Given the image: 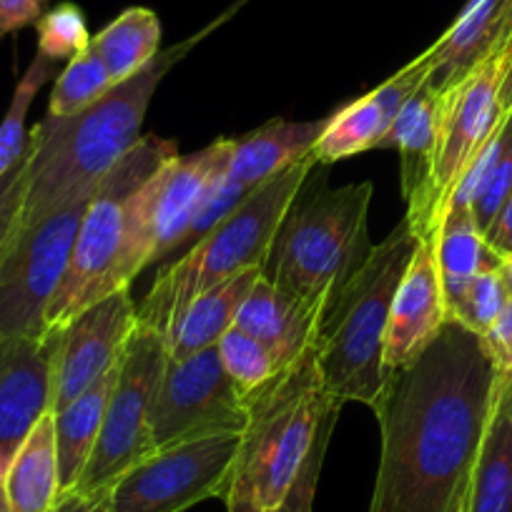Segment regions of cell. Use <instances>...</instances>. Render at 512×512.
<instances>
[{
    "mask_svg": "<svg viewBox=\"0 0 512 512\" xmlns=\"http://www.w3.org/2000/svg\"><path fill=\"white\" fill-rule=\"evenodd\" d=\"M0 512H11V507H8V497H6V485L0 482Z\"/></svg>",
    "mask_w": 512,
    "mask_h": 512,
    "instance_id": "cell-46",
    "label": "cell"
},
{
    "mask_svg": "<svg viewBox=\"0 0 512 512\" xmlns=\"http://www.w3.org/2000/svg\"><path fill=\"white\" fill-rule=\"evenodd\" d=\"M118 367V364H116ZM116 367L91 384L83 395L68 402L56 412V447H58V472H61V492L73 490L86 470L91 452L96 447L98 435L106 415L108 395L113 390Z\"/></svg>",
    "mask_w": 512,
    "mask_h": 512,
    "instance_id": "cell-25",
    "label": "cell"
},
{
    "mask_svg": "<svg viewBox=\"0 0 512 512\" xmlns=\"http://www.w3.org/2000/svg\"><path fill=\"white\" fill-rule=\"evenodd\" d=\"M507 302H510V292L502 282L500 269H490V272H482L462 292V297L447 309V319L462 324L477 337H485L487 329L497 322L502 309L507 307Z\"/></svg>",
    "mask_w": 512,
    "mask_h": 512,
    "instance_id": "cell-31",
    "label": "cell"
},
{
    "mask_svg": "<svg viewBox=\"0 0 512 512\" xmlns=\"http://www.w3.org/2000/svg\"><path fill=\"white\" fill-rule=\"evenodd\" d=\"M246 194H249V191H246L241 184H236V181L224 171V174L211 184V189L206 191L204 199L199 201L189 226H186L184 236H181L179 246L184 244L194 246L196 241H199L204 234H209V231L214 229V226L219 224V221L224 219V216L229 214V211L234 209ZM179 246H176V249H179Z\"/></svg>",
    "mask_w": 512,
    "mask_h": 512,
    "instance_id": "cell-34",
    "label": "cell"
},
{
    "mask_svg": "<svg viewBox=\"0 0 512 512\" xmlns=\"http://www.w3.org/2000/svg\"><path fill=\"white\" fill-rule=\"evenodd\" d=\"M314 169L279 226L264 274L319 327L329 304L372 251L367 214L374 186L362 181L329 189Z\"/></svg>",
    "mask_w": 512,
    "mask_h": 512,
    "instance_id": "cell-3",
    "label": "cell"
},
{
    "mask_svg": "<svg viewBox=\"0 0 512 512\" xmlns=\"http://www.w3.org/2000/svg\"><path fill=\"white\" fill-rule=\"evenodd\" d=\"M415 246V231L402 219L387 239L372 246L319 322L314 339L317 367L324 390L342 405L362 402L374 407L382 392L384 332Z\"/></svg>",
    "mask_w": 512,
    "mask_h": 512,
    "instance_id": "cell-4",
    "label": "cell"
},
{
    "mask_svg": "<svg viewBox=\"0 0 512 512\" xmlns=\"http://www.w3.org/2000/svg\"><path fill=\"white\" fill-rule=\"evenodd\" d=\"M339 410H342V405L332 407V410L324 415L322 425H319V430H317V440H314L312 450H309V455H307V460H304L302 470H299L297 480L292 482L287 497H284V500L279 502V507H274L272 512H312L314 510V497H317L319 475H322V465H324V457H327L329 440H332L334 427H337Z\"/></svg>",
    "mask_w": 512,
    "mask_h": 512,
    "instance_id": "cell-32",
    "label": "cell"
},
{
    "mask_svg": "<svg viewBox=\"0 0 512 512\" xmlns=\"http://www.w3.org/2000/svg\"><path fill=\"white\" fill-rule=\"evenodd\" d=\"M470 512H512V377L500 374L467 490Z\"/></svg>",
    "mask_w": 512,
    "mask_h": 512,
    "instance_id": "cell-22",
    "label": "cell"
},
{
    "mask_svg": "<svg viewBox=\"0 0 512 512\" xmlns=\"http://www.w3.org/2000/svg\"><path fill=\"white\" fill-rule=\"evenodd\" d=\"M467 490H470V482H467L465 490H462L460 495H457V500L452 502L450 512H470V510H467Z\"/></svg>",
    "mask_w": 512,
    "mask_h": 512,
    "instance_id": "cell-44",
    "label": "cell"
},
{
    "mask_svg": "<svg viewBox=\"0 0 512 512\" xmlns=\"http://www.w3.org/2000/svg\"><path fill=\"white\" fill-rule=\"evenodd\" d=\"M226 507H229V512H262L256 507L251 492L241 485H231L229 495H226Z\"/></svg>",
    "mask_w": 512,
    "mask_h": 512,
    "instance_id": "cell-40",
    "label": "cell"
},
{
    "mask_svg": "<svg viewBox=\"0 0 512 512\" xmlns=\"http://www.w3.org/2000/svg\"><path fill=\"white\" fill-rule=\"evenodd\" d=\"M88 199L83 196L18 226L0 259V339L43 334L48 304L68 267Z\"/></svg>",
    "mask_w": 512,
    "mask_h": 512,
    "instance_id": "cell-10",
    "label": "cell"
},
{
    "mask_svg": "<svg viewBox=\"0 0 512 512\" xmlns=\"http://www.w3.org/2000/svg\"><path fill=\"white\" fill-rule=\"evenodd\" d=\"M507 6L510 0H467L452 26L422 53L435 91H447L492 51Z\"/></svg>",
    "mask_w": 512,
    "mask_h": 512,
    "instance_id": "cell-20",
    "label": "cell"
},
{
    "mask_svg": "<svg viewBox=\"0 0 512 512\" xmlns=\"http://www.w3.org/2000/svg\"><path fill=\"white\" fill-rule=\"evenodd\" d=\"M11 512H48L61 495L56 412L46 410L21 442L6 472Z\"/></svg>",
    "mask_w": 512,
    "mask_h": 512,
    "instance_id": "cell-23",
    "label": "cell"
},
{
    "mask_svg": "<svg viewBox=\"0 0 512 512\" xmlns=\"http://www.w3.org/2000/svg\"><path fill=\"white\" fill-rule=\"evenodd\" d=\"M164 362V332L136 319L134 332L128 334L126 347L118 357L101 435L73 490H111L131 467L154 455L149 437V410Z\"/></svg>",
    "mask_w": 512,
    "mask_h": 512,
    "instance_id": "cell-9",
    "label": "cell"
},
{
    "mask_svg": "<svg viewBox=\"0 0 512 512\" xmlns=\"http://www.w3.org/2000/svg\"><path fill=\"white\" fill-rule=\"evenodd\" d=\"M342 405L324 390L314 347L246 400L249 425L241 437L234 482L256 507L272 512L297 480L324 415Z\"/></svg>",
    "mask_w": 512,
    "mask_h": 512,
    "instance_id": "cell-6",
    "label": "cell"
},
{
    "mask_svg": "<svg viewBox=\"0 0 512 512\" xmlns=\"http://www.w3.org/2000/svg\"><path fill=\"white\" fill-rule=\"evenodd\" d=\"M8 465H11V457H6V455H3V452H0V482H6Z\"/></svg>",
    "mask_w": 512,
    "mask_h": 512,
    "instance_id": "cell-45",
    "label": "cell"
},
{
    "mask_svg": "<svg viewBox=\"0 0 512 512\" xmlns=\"http://www.w3.org/2000/svg\"><path fill=\"white\" fill-rule=\"evenodd\" d=\"M219 357L224 364L226 374L234 382V387L239 390V395L244 397V402L251 395H256L259 390H264L282 367L277 364V359L269 354V349L262 342H256L254 337L239 329L236 324H231L219 339Z\"/></svg>",
    "mask_w": 512,
    "mask_h": 512,
    "instance_id": "cell-29",
    "label": "cell"
},
{
    "mask_svg": "<svg viewBox=\"0 0 512 512\" xmlns=\"http://www.w3.org/2000/svg\"><path fill=\"white\" fill-rule=\"evenodd\" d=\"M500 274H502V282H505L507 292L512 297V254L502 256V264H500Z\"/></svg>",
    "mask_w": 512,
    "mask_h": 512,
    "instance_id": "cell-42",
    "label": "cell"
},
{
    "mask_svg": "<svg viewBox=\"0 0 512 512\" xmlns=\"http://www.w3.org/2000/svg\"><path fill=\"white\" fill-rule=\"evenodd\" d=\"M435 241H417L415 254L392 299L384 332V374L415 362L447 322Z\"/></svg>",
    "mask_w": 512,
    "mask_h": 512,
    "instance_id": "cell-16",
    "label": "cell"
},
{
    "mask_svg": "<svg viewBox=\"0 0 512 512\" xmlns=\"http://www.w3.org/2000/svg\"><path fill=\"white\" fill-rule=\"evenodd\" d=\"M512 194V113L507 118V141L502 154L497 156L495 166L490 169V174L485 176L482 186L477 189L475 199H472V216H475V224L482 234H487V229L492 226V221L497 219L500 209L505 206V201Z\"/></svg>",
    "mask_w": 512,
    "mask_h": 512,
    "instance_id": "cell-33",
    "label": "cell"
},
{
    "mask_svg": "<svg viewBox=\"0 0 512 512\" xmlns=\"http://www.w3.org/2000/svg\"><path fill=\"white\" fill-rule=\"evenodd\" d=\"M327 121H274L264 123L244 139H234L226 174L251 191L254 186L264 184L279 171L289 169L297 161L314 154L319 136H322Z\"/></svg>",
    "mask_w": 512,
    "mask_h": 512,
    "instance_id": "cell-19",
    "label": "cell"
},
{
    "mask_svg": "<svg viewBox=\"0 0 512 512\" xmlns=\"http://www.w3.org/2000/svg\"><path fill=\"white\" fill-rule=\"evenodd\" d=\"M116 86L103 66L101 58L88 48L81 56L71 58L53 83L51 98H48V113L51 118L76 116L78 111L96 103L103 93H108Z\"/></svg>",
    "mask_w": 512,
    "mask_h": 512,
    "instance_id": "cell-28",
    "label": "cell"
},
{
    "mask_svg": "<svg viewBox=\"0 0 512 512\" xmlns=\"http://www.w3.org/2000/svg\"><path fill=\"white\" fill-rule=\"evenodd\" d=\"M485 239L500 256L512 254V194L500 209L497 219L492 221L490 229H487Z\"/></svg>",
    "mask_w": 512,
    "mask_h": 512,
    "instance_id": "cell-39",
    "label": "cell"
},
{
    "mask_svg": "<svg viewBox=\"0 0 512 512\" xmlns=\"http://www.w3.org/2000/svg\"><path fill=\"white\" fill-rule=\"evenodd\" d=\"M241 437L214 435L156 450L111 487L116 512H186L229 495Z\"/></svg>",
    "mask_w": 512,
    "mask_h": 512,
    "instance_id": "cell-13",
    "label": "cell"
},
{
    "mask_svg": "<svg viewBox=\"0 0 512 512\" xmlns=\"http://www.w3.org/2000/svg\"><path fill=\"white\" fill-rule=\"evenodd\" d=\"M502 106L512 113V66H510V73H507L505 83H502Z\"/></svg>",
    "mask_w": 512,
    "mask_h": 512,
    "instance_id": "cell-43",
    "label": "cell"
},
{
    "mask_svg": "<svg viewBox=\"0 0 512 512\" xmlns=\"http://www.w3.org/2000/svg\"><path fill=\"white\" fill-rule=\"evenodd\" d=\"M134 327L136 302L128 287L86 307L61 329L53 369V412L76 400L116 367Z\"/></svg>",
    "mask_w": 512,
    "mask_h": 512,
    "instance_id": "cell-14",
    "label": "cell"
},
{
    "mask_svg": "<svg viewBox=\"0 0 512 512\" xmlns=\"http://www.w3.org/2000/svg\"><path fill=\"white\" fill-rule=\"evenodd\" d=\"M510 66L512 41L487 53L467 76L442 91L440 126H437L430 176V211L437 229L457 181L510 116V111L502 106V83L510 73Z\"/></svg>",
    "mask_w": 512,
    "mask_h": 512,
    "instance_id": "cell-12",
    "label": "cell"
},
{
    "mask_svg": "<svg viewBox=\"0 0 512 512\" xmlns=\"http://www.w3.org/2000/svg\"><path fill=\"white\" fill-rule=\"evenodd\" d=\"M480 339L485 344L487 354H490L492 364L497 367V372L512 377V297L507 307L502 309L500 317H497V322Z\"/></svg>",
    "mask_w": 512,
    "mask_h": 512,
    "instance_id": "cell-36",
    "label": "cell"
},
{
    "mask_svg": "<svg viewBox=\"0 0 512 512\" xmlns=\"http://www.w3.org/2000/svg\"><path fill=\"white\" fill-rule=\"evenodd\" d=\"M28 191V149L23 159L0 179V259L6 256L21 221L23 199Z\"/></svg>",
    "mask_w": 512,
    "mask_h": 512,
    "instance_id": "cell-35",
    "label": "cell"
},
{
    "mask_svg": "<svg viewBox=\"0 0 512 512\" xmlns=\"http://www.w3.org/2000/svg\"><path fill=\"white\" fill-rule=\"evenodd\" d=\"M262 274L264 269H246L176 309L164 327L166 357L184 359L219 344L221 334L234 324L236 309Z\"/></svg>",
    "mask_w": 512,
    "mask_h": 512,
    "instance_id": "cell-21",
    "label": "cell"
},
{
    "mask_svg": "<svg viewBox=\"0 0 512 512\" xmlns=\"http://www.w3.org/2000/svg\"><path fill=\"white\" fill-rule=\"evenodd\" d=\"M234 324L256 342H262L282 369L297 362L317 339V324L287 294L279 292L267 274L256 279L251 292L236 309Z\"/></svg>",
    "mask_w": 512,
    "mask_h": 512,
    "instance_id": "cell-18",
    "label": "cell"
},
{
    "mask_svg": "<svg viewBox=\"0 0 512 512\" xmlns=\"http://www.w3.org/2000/svg\"><path fill=\"white\" fill-rule=\"evenodd\" d=\"M61 332L0 339V452L16 455L38 417L51 410Z\"/></svg>",
    "mask_w": 512,
    "mask_h": 512,
    "instance_id": "cell-15",
    "label": "cell"
},
{
    "mask_svg": "<svg viewBox=\"0 0 512 512\" xmlns=\"http://www.w3.org/2000/svg\"><path fill=\"white\" fill-rule=\"evenodd\" d=\"M435 254L447 309L482 272L500 269L502 264V256L487 244L485 234L477 229L470 206H450L445 211L440 231H437Z\"/></svg>",
    "mask_w": 512,
    "mask_h": 512,
    "instance_id": "cell-24",
    "label": "cell"
},
{
    "mask_svg": "<svg viewBox=\"0 0 512 512\" xmlns=\"http://www.w3.org/2000/svg\"><path fill=\"white\" fill-rule=\"evenodd\" d=\"M314 166L317 159L312 154L254 186L209 234L159 274L144 302L136 307V319L164 332L171 314L206 289L246 269L267 272L279 226Z\"/></svg>",
    "mask_w": 512,
    "mask_h": 512,
    "instance_id": "cell-5",
    "label": "cell"
},
{
    "mask_svg": "<svg viewBox=\"0 0 512 512\" xmlns=\"http://www.w3.org/2000/svg\"><path fill=\"white\" fill-rule=\"evenodd\" d=\"M48 11V0H0V41L6 36L36 26Z\"/></svg>",
    "mask_w": 512,
    "mask_h": 512,
    "instance_id": "cell-37",
    "label": "cell"
},
{
    "mask_svg": "<svg viewBox=\"0 0 512 512\" xmlns=\"http://www.w3.org/2000/svg\"><path fill=\"white\" fill-rule=\"evenodd\" d=\"M497 377L482 339L452 319L415 362L384 374L369 512H450L470 482Z\"/></svg>",
    "mask_w": 512,
    "mask_h": 512,
    "instance_id": "cell-1",
    "label": "cell"
},
{
    "mask_svg": "<svg viewBox=\"0 0 512 512\" xmlns=\"http://www.w3.org/2000/svg\"><path fill=\"white\" fill-rule=\"evenodd\" d=\"M425 81L427 61L420 53L415 61H410L395 76L379 83L374 91L364 93L357 101L339 108L332 118H327V126H324L322 136L314 146L317 164H337V161L377 149L407 98Z\"/></svg>",
    "mask_w": 512,
    "mask_h": 512,
    "instance_id": "cell-17",
    "label": "cell"
},
{
    "mask_svg": "<svg viewBox=\"0 0 512 512\" xmlns=\"http://www.w3.org/2000/svg\"><path fill=\"white\" fill-rule=\"evenodd\" d=\"M58 63L48 61V58L38 56L31 61L28 71L23 73L18 81L16 91H13L11 106H8L6 116L0 121V179L23 159L28 149V134H26V118L31 111L33 101L41 93L51 78H56Z\"/></svg>",
    "mask_w": 512,
    "mask_h": 512,
    "instance_id": "cell-27",
    "label": "cell"
},
{
    "mask_svg": "<svg viewBox=\"0 0 512 512\" xmlns=\"http://www.w3.org/2000/svg\"><path fill=\"white\" fill-rule=\"evenodd\" d=\"M246 425L249 410L216 344L184 359L166 357L149 410L151 450L214 435H244Z\"/></svg>",
    "mask_w": 512,
    "mask_h": 512,
    "instance_id": "cell-11",
    "label": "cell"
},
{
    "mask_svg": "<svg viewBox=\"0 0 512 512\" xmlns=\"http://www.w3.org/2000/svg\"><path fill=\"white\" fill-rule=\"evenodd\" d=\"M113 83H123L149 66L161 53V21L149 8H126L91 41Z\"/></svg>",
    "mask_w": 512,
    "mask_h": 512,
    "instance_id": "cell-26",
    "label": "cell"
},
{
    "mask_svg": "<svg viewBox=\"0 0 512 512\" xmlns=\"http://www.w3.org/2000/svg\"><path fill=\"white\" fill-rule=\"evenodd\" d=\"M234 139H219L189 156H171L126 206V226L111 274V294L179 246L196 206L226 171Z\"/></svg>",
    "mask_w": 512,
    "mask_h": 512,
    "instance_id": "cell-8",
    "label": "cell"
},
{
    "mask_svg": "<svg viewBox=\"0 0 512 512\" xmlns=\"http://www.w3.org/2000/svg\"><path fill=\"white\" fill-rule=\"evenodd\" d=\"M38 31V56L53 63L71 61L91 48V31H88L86 16L76 3H58L48 8L36 23Z\"/></svg>",
    "mask_w": 512,
    "mask_h": 512,
    "instance_id": "cell-30",
    "label": "cell"
},
{
    "mask_svg": "<svg viewBox=\"0 0 512 512\" xmlns=\"http://www.w3.org/2000/svg\"><path fill=\"white\" fill-rule=\"evenodd\" d=\"M244 3L246 0L236 3L219 21L184 43L161 51L136 76L116 83L76 116H46L38 121L28 134V191L18 226L31 224L58 206L91 196L98 181L139 144L149 103L166 73Z\"/></svg>",
    "mask_w": 512,
    "mask_h": 512,
    "instance_id": "cell-2",
    "label": "cell"
},
{
    "mask_svg": "<svg viewBox=\"0 0 512 512\" xmlns=\"http://www.w3.org/2000/svg\"><path fill=\"white\" fill-rule=\"evenodd\" d=\"M510 41H512V0H510V6L505 8V13H502V21H500V28H497L495 46H492V51H497V48H502L505 43H510Z\"/></svg>",
    "mask_w": 512,
    "mask_h": 512,
    "instance_id": "cell-41",
    "label": "cell"
},
{
    "mask_svg": "<svg viewBox=\"0 0 512 512\" xmlns=\"http://www.w3.org/2000/svg\"><path fill=\"white\" fill-rule=\"evenodd\" d=\"M176 154V141L141 136L139 144L98 181L83 211L66 272L48 304L43 332H61L83 309L111 294V274L123 241L128 201Z\"/></svg>",
    "mask_w": 512,
    "mask_h": 512,
    "instance_id": "cell-7",
    "label": "cell"
},
{
    "mask_svg": "<svg viewBox=\"0 0 512 512\" xmlns=\"http://www.w3.org/2000/svg\"><path fill=\"white\" fill-rule=\"evenodd\" d=\"M48 512H116V510H113L111 490H96V492L68 490L58 495L56 505H53Z\"/></svg>",
    "mask_w": 512,
    "mask_h": 512,
    "instance_id": "cell-38",
    "label": "cell"
}]
</instances>
